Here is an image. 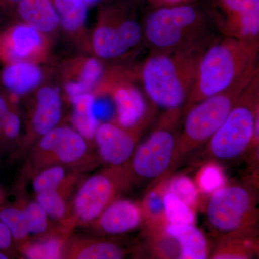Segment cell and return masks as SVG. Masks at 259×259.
<instances>
[{
    "label": "cell",
    "instance_id": "d6a6232c",
    "mask_svg": "<svg viewBox=\"0 0 259 259\" xmlns=\"http://www.w3.org/2000/svg\"><path fill=\"white\" fill-rule=\"evenodd\" d=\"M0 221L8 227L13 238L18 241H24L30 234L23 209L5 208L0 213Z\"/></svg>",
    "mask_w": 259,
    "mask_h": 259
},
{
    "label": "cell",
    "instance_id": "2e32d148",
    "mask_svg": "<svg viewBox=\"0 0 259 259\" xmlns=\"http://www.w3.org/2000/svg\"><path fill=\"white\" fill-rule=\"evenodd\" d=\"M91 224L101 234L116 236L130 233L143 226L140 204L131 199H116Z\"/></svg>",
    "mask_w": 259,
    "mask_h": 259
},
{
    "label": "cell",
    "instance_id": "7a4b0ae2",
    "mask_svg": "<svg viewBox=\"0 0 259 259\" xmlns=\"http://www.w3.org/2000/svg\"><path fill=\"white\" fill-rule=\"evenodd\" d=\"M259 41L214 39L199 61L195 81L183 112L201 100L224 91L257 66Z\"/></svg>",
    "mask_w": 259,
    "mask_h": 259
},
{
    "label": "cell",
    "instance_id": "836d02e7",
    "mask_svg": "<svg viewBox=\"0 0 259 259\" xmlns=\"http://www.w3.org/2000/svg\"><path fill=\"white\" fill-rule=\"evenodd\" d=\"M30 233L40 235L49 228L47 212L37 202H31L23 209Z\"/></svg>",
    "mask_w": 259,
    "mask_h": 259
},
{
    "label": "cell",
    "instance_id": "83f0119b",
    "mask_svg": "<svg viewBox=\"0 0 259 259\" xmlns=\"http://www.w3.org/2000/svg\"><path fill=\"white\" fill-rule=\"evenodd\" d=\"M148 251L155 258H179L180 248L173 237L162 231L144 233Z\"/></svg>",
    "mask_w": 259,
    "mask_h": 259
},
{
    "label": "cell",
    "instance_id": "ab89813d",
    "mask_svg": "<svg viewBox=\"0 0 259 259\" xmlns=\"http://www.w3.org/2000/svg\"><path fill=\"white\" fill-rule=\"evenodd\" d=\"M81 2H83L85 5H88V6H90V5L95 4V3H98L100 0H81Z\"/></svg>",
    "mask_w": 259,
    "mask_h": 259
},
{
    "label": "cell",
    "instance_id": "6da1fadb",
    "mask_svg": "<svg viewBox=\"0 0 259 259\" xmlns=\"http://www.w3.org/2000/svg\"><path fill=\"white\" fill-rule=\"evenodd\" d=\"M208 46L176 51L151 50L136 69L139 82L155 107L164 111L184 110L199 61Z\"/></svg>",
    "mask_w": 259,
    "mask_h": 259
},
{
    "label": "cell",
    "instance_id": "5b68a950",
    "mask_svg": "<svg viewBox=\"0 0 259 259\" xmlns=\"http://www.w3.org/2000/svg\"><path fill=\"white\" fill-rule=\"evenodd\" d=\"M258 71V66L249 70L229 88L201 100L186 110L180 125L176 166L190 153L207 144Z\"/></svg>",
    "mask_w": 259,
    "mask_h": 259
},
{
    "label": "cell",
    "instance_id": "9c48e42d",
    "mask_svg": "<svg viewBox=\"0 0 259 259\" xmlns=\"http://www.w3.org/2000/svg\"><path fill=\"white\" fill-rule=\"evenodd\" d=\"M257 202L255 188L248 182L226 185L211 194L206 213L214 236L258 231Z\"/></svg>",
    "mask_w": 259,
    "mask_h": 259
},
{
    "label": "cell",
    "instance_id": "1f68e13d",
    "mask_svg": "<svg viewBox=\"0 0 259 259\" xmlns=\"http://www.w3.org/2000/svg\"><path fill=\"white\" fill-rule=\"evenodd\" d=\"M66 169L61 165H52L40 171L33 180V188L36 194L59 190L68 185L69 178Z\"/></svg>",
    "mask_w": 259,
    "mask_h": 259
},
{
    "label": "cell",
    "instance_id": "52a82bcc",
    "mask_svg": "<svg viewBox=\"0 0 259 259\" xmlns=\"http://www.w3.org/2000/svg\"><path fill=\"white\" fill-rule=\"evenodd\" d=\"M183 110L164 111L152 132L135 149L128 164L131 182L156 183L176 167Z\"/></svg>",
    "mask_w": 259,
    "mask_h": 259
},
{
    "label": "cell",
    "instance_id": "ffe728a7",
    "mask_svg": "<svg viewBox=\"0 0 259 259\" xmlns=\"http://www.w3.org/2000/svg\"><path fill=\"white\" fill-rule=\"evenodd\" d=\"M258 253V231L237 232L218 237L209 258L250 259Z\"/></svg>",
    "mask_w": 259,
    "mask_h": 259
},
{
    "label": "cell",
    "instance_id": "7402d4cb",
    "mask_svg": "<svg viewBox=\"0 0 259 259\" xmlns=\"http://www.w3.org/2000/svg\"><path fill=\"white\" fill-rule=\"evenodd\" d=\"M166 231L178 243L179 258L206 259L210 256L208 241L195 225L168 224Z\"/></svg>",
    "mask_w": 259,
    "mask_h": 259
},
{
    "label": "cell",
    "instance_id": "277c9868",
    "mask_svg": "<svg viewBox=\"0 0 259 259\" xmlns=\"http://www.w3.org/2000/svg\"><path fill=\"white\" fill-rule=\"evenodd\" d=\"M139 0H116L102 5L89 36L88 49L101 60H116L134 52L144 39L136 15Z\"/></svg>",
    "mask_w": 259,
    "mask_h": 259
},
{
    "label": "cell",
    "instance_id": "b9f144b4",
    "mask_svg": "<svg viewBox=\"0 0 259 259\" xmlns=\"http://www.w3.org/2000/svg\"><path fill=\"white\" fill-rule=\"evenodd\" d=\"M2 121H3V119L0 118V134L2 133Z\"/></svg>",
    "mask_w": 259,
    "mask_h": 259
},
{
    "label": "cell",
    "instance_id": "74e56055",
    "mask_svg": "<svg viewBox=\"0 0 259 259\" xmlns=\"http://www.w3.org/2000/svg\"><path fill=\"white\" fill-rule=\"evenodd\" d=\"M20 0H0V14H15Z\"/></svg>",
    "mask_w": 259,
    "mask_h": 259
},
{
    "label": "cell",
    "instance_id": "e575fe53",
    "mask_svg": "<svg viewBox=\"0 0 259 259\" xmlns=\"http://www.w3.org/2000/svg\"><path fill=\"white\" fill-rule=\"evenodd\" d=\"M20 127L21 120L20 117L10 108L2 121V133L10 139H15L20 134Z\"/></svg>",
    "mask_w": 259,
    "mask_h": 259
},
{
    "label": "cell",
    "instance_id": "f35d334b",
    "mask_svg": "<svg viewBox=\"0 0 259 259\" xmlns=\"http://www.w3.org/2000/svg\"><path fill=\"white\" fill-rule=\"evenodd\" d=\"M10 109L9 103L5 97L0 95V118L3 119Z\"/></svg>",
    "mask_w": 259,
    "mask_h": 259
},
{
    "label": "cell",
    "instance_id": "30bf717a",
    "mask_svg": "<svg viewBox=\"0 0 259 259\" xmlns=\"http://www.w3.org/2000/svg\"><path fill=\"white\" fill-rule=\"evenodd\" d=\"M131 183L127 170L108 167L105 171L89 177L80 187L73 201V218L70 225L93 223L122 190L128 188Z\"/></svg>",
    "mask_w": 259,
    "mask_h": 259
},
{
    "label": "cell",
    "instance_id": "d6986e66",
    "mask_svg": "<svg viewBox=\"0 0 259 259\" xmlns=\"http://www.w3.org/2000/svg\"><path fill=\"white\" fill-rule=\"evenodd\" d=\"M15 14L20 21L51 37L61 29L60 18L50 0H20Z\"/></svg>",
    "mask_w": 259,
    "mask_h": 259
},
{
    "label": "cell",
    "instance_id": "4316f807",
    "mask_svg": "<svg viewBox=\"0 0 259 259\" xmlns=\"http://www.w3.org/2000/svg\"><path fill=\"white\" fill-rule=\"evenodd\" d=\"M199 193L211 195L227 184V177L221 163L207 161L201 166L195 177Z\"/></svg>",
    "mask_w": 259,
    "mask_h": 259
},
{
    "label": "cell",
    "instance_id": "9a60e30c",
    "mask_svg": "<svg viewBox=\"0 0 259 259\" xmlns=\"http://www.w3.org/2000/svg\"><path fill=\"white\" fill-rule=\"evenodd\" d=\"M105 71L103 61L94 55L79 56L65 62L62 68L63 86L68 100L93 93Z\"/></svg>",
    "mask_w": 259,
    "mask_h": 259
},
{
    "label": "cell",
    "instance_id": "f546056e",
    "mask_svg": "<svg viewBox=\"0 0 259 259\" xmlns=\"http://www.w3.org/2000/svg\"><path fill=\"white\" fill-rule=\"evenodd\" d=\"M165 215L168 224L195 225L196 211L171 192L164 196Z\"/></svg>",
    "mask_w": 259,
    "mask_h": 259
},
{
    "label": "cell",
    "instance_id": "e0dca14e",
    "mask_svg": "<svg viewBox=\"0 0 259 259\" xmlns=\"http://www.w3.org/2000/svg\"><path fill=\"white\" fill-rule=\"evenodd\" d=\"M30 127L34 134L42 136L59 125L62 115V101L59 89L42 85L37 89Z\"/></svg>",
    "mask_w": 259,
    "mask_h": 259
},
{
    "label": "cell",
    "instance_id": "ba28073f",
    "mask_svg": "<svg viewBox=\"0 0 259 259\" xmlns=\"http://www.w3.org/2000/svg\"><path fill=\"white\" fill-rule=\"evenodd\" d=\"M136 69L114 66L106 69L95 95H107L115 107L113 122L127 130L143 132L151 123L154 105L138 85Z\"/></svg>",
    "mask_w": 259,
    "mask_h": 259
},
{
    "label": "cell",
    "instance_id": "484cf974",
    "mask_svg": "<svg viewBox=\"0 0 259 259\" xmlns=\"http://www.w3.org/2000/svg\"><path fill=\"white\" fill-rule=\"evenodd\" d=\"M67 243L65 237L52 236L47 239L24 245L22 253L30 259H58L64 258Z\"/></svg>",
    "mask_w": 259,
    "mask_h": 259
},
{
    "label": "cell",
    "instance_id": "f1b7e54d",
    "mask_svg": "<svg viewBox=\"0 0 259 259\" xmlns=\"http://www.w3.org/2000/svg\"><path fill=\"white\" fill-rule=\"evenodd\" d=\"M65 187L37 194V202L48 216L63 221L66 226H69V210L65 197Z\"/></svg>",
    "mask_w": 259,
    "mask_h": 259
},
{
    "label": "cell",
    "instance_id": "4dcf8cb0",
    "mask_svg": "<svg viewBox=\"0 0 259 259\" xmlns=\"http://www.w3.org/2000/svg\"><path fill=\"white\" fill-rule=\"evenodd\" d=\"M167 192H171L182 202L196 211L198 207L199 192L194 182L185 175L170 176Z\"/></svg>",
    "mask_w": 259,
    "mask_h": 259
},
{
    "label": "cell",
    "instance_id": "5bb4252c",
    "mask_svg": "<svg viewBox=\"0 0 259 259\" xmlns=\"http://www.w3.org/2000/svg\"><path fill=\"white\" fill-rule=\"evenodd\" d=\"M142 133L124 128L113 121L101 122L94 138L100 160L108 168L128 171L129 162Z\"/></svg>",
    "mask_w": 259,
    "mask_h": 259
},
{
    "label": "cell",
    "instance_id": "3957f363",
    "mask_svg": "<svg viewBox=\"0 0 259 259\" xmlns=\"http://www.w3.org/2000/svg\"><path fill=\"white\" fill-rule=\"evenodd\" d=\"M142 25L144 40L152 50L176 51L208 46L216 39L204 0L153 8Z\"/></svg>",
    "mask_w": 259,
    "mask_h": 259
},
{
    "label": "cell",
    "instance_id": "4fadbf2b",
    "mask_svg": "<svg viewBox=\"0 0 259 259\" xmlns=\"http://www.w3.org/2000/svg\"><path fill=\"white\" fill-rule=\"evenodd\" d=\"M88 141L74 128L58 125L41 136L35 158L44 166L79 164L88 159Z\"/></svg>",
    "mask_w": 259,
    "mask_h": 259
},
{
    "label": "cell",
    "instance_id": "44dd1931",
    "mask_svg": "<svg viewBox=\"0 0 259 259\" xmlns=\"http://www.w3.org/2000/svg\"><path fill=\"white\" fill-rule=\"evenodd\" d=\"M171 175L163 177L153 184L140 204L143 216L144 233L162 231L166 229L168 225L165 215L163 200L167 191L168 179Z\"/></svg>",
    "mask_w": 259,
    "mask_h": 259
},
{
    "label": "cell",
    "instance_id": "8d00e7d4",
    "mask_svg": "<svg viewBox=\"0 0 259 259\" xmlns=\"http://www.w3.org/2000/svg\"><path fill=\"white\" fill-rule=\"evenodd\" d=\"M13 241V236L8 227L0 221V250L9 248Z\"/></svg>",
    "mask_w": 259,
    "mask_h": 259
},
{
    "label": "cell",
    "instance_id": "60d3db41",
    "mask_svg": "<svg viewBox=\"0 0 259 259\" xmlns=\"http://www.w3.org/2000/svg\"><path fill=\"white\" fill-rule=\"evenodd\" d=\"M8 257L6 255L4 254V253H2V252H0V259H7Z\"/></svg>",
    "mask_w": 259,
    "mask_h": 259
},
{
    "label": "cell",
    "instance_id": "603a6c76",
    "mask_svg": "<svg viewBox=\"0 0 259 259\" xmlns=\"http://www.w3.org/2000/svg\"><path fill=\"white\" fill-rule=\"evenodd\" d=\"M60 18L61 29L74 39L88 46L86 23L88 6L81 0H50Z\"/></svg>",
    "mask_w": 259,
    "mask_h": 259
},
{
    "label": "cell",
    "instance_id": "ac0fdd59",
    "mask_svg": "<svg viewBox=\"0 0 259 259\" xmlns=\"http://www.w3.org/2000/svg\"><path fill=\"white\" fill-rule=\"evenodd\" d=\"M45 74L40 64L16 61L5 64L0 75L2 84L13 95H25L41 86Z\"/></svg>",
    "mask_w": 259,
    "mask_h": 259
},
{
    "label": "cell",
    "instance_id": "8fae6325",
    "mask_svg": "<svg viewBox=\"0 0 259 259\" xmlns=\"http://www.w3.org/2000/svg\"><path fill=\"white\" fill-rule=\"evenodd\" d=\"M222 37L259 41V0H204Z\"/></svg>",
    "mask_w": 259,
    "mask_h": 259
},
{
    "label": "cell",
    "instance_id": "7c38bea8",
    "mask_svg": "<svg viewBox=\"0 0 259 259\" xmlns=\"http://www.w3.org/2000/svg\"><path fill=\"white\" fill-rule=\"evenodd\" d=\"M51 37L20 21L0 32V61L41 64L50 54Z\"/></svg>",
    "mask_w": 259,
    "mask_h": 259
},
{
    "label": "cell",
    "instance_id": "8992f818",
    "mask_svg": "<svg viewBox=\"0 0 259 259\" xmlns=\"http://www.w3.org/2000/svg\"><path fill=\"white\" fill-rule=\"evenodd\" d=\"M259 120V71L238 97L221 127L206 144L207 161L229 163L248 152Z\"/></svg>",
    "mask_w": 259,
    "mask_h": 259
},
{
    "label": "cell",
    "instance_id": "d4e9b609",
    "mask_svg": "<svg viewBox=\"0 0 259 259\" xmlns=\"http://www.w3.org/2000/svg\"><path fill=\"white\" fill-rule=\"evenodd\" d=\"M95 95L93 93L82 94L71 99L73 105L71 122L74 128L87 141H93L101 122L95 113Z\"/></svg>",
    "mask_w": 259,
    "mask_h": 259
},
{
    "label": "cell",
    "instance_id": "cb8c5ba5",
    "mask_svg": "<svg viewBox=\"0 0 259 259\" xmlns=\"http://www.w3.org/2000/svg\"><path fill=\"white\" fill-rule=\"evenodd\" d=\"M127 250L115 242L101 239L75 240L67 245L64 258L74 259H121Z\"/></svg>",
    "mask_w": 259,
    "mask_h": 259
},
{
    "label": "cell",
    "instance_id": "d590c367",
    "mask_svg": "<svg viewBox=\"0 0 259 259\" xmlns=\"http://www.w3.org/2000/svg\"><path fill=\"white\" fill-rule=\"evenodd\" d=\"M146 1L149 3L153 9V8H163V7L192 4L202 0H146Z\"/></svg>",
    "mask_w": 259,
    "mask_h": 259
}]
</instances>
